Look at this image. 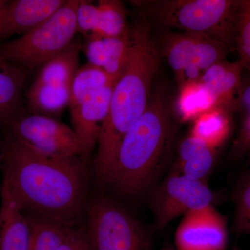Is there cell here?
Masks as SVG:
<instances>
[{
    "label": "cell",
    "instance_id": "cell-1",
    "mask_svg": "<svg viewBox=\"0 0 250 250\" xmlns=\"http://www.w3.org/2000/svg\"><path fill=\"white\" fill-rule=\"evenodd\" d=\"M3 182L24 210L73 228L86 207L88 172L80 156L42 155L11 136L2 146Z\"/></svg>",
    "mask_w": 250,
    "mask_h": 250
},
{
    "label": "cell",
    "instance_id": "cell-2",
    "mask_svg": "<svg viewBox=\"0 0 250 250\" xmlns=\"http://www.w3.org/2000/svg\"><path fill=\"white\" fill-rule=\"evenodd\" d=\"M131 36L129 59L113 85L109 111L99 136L94 172L102 187L107 184L123 138L147 108L160 64V51L147 24L131 28Z\"/></svg>",
    "mask_w": 250,
    "mask_h": 250
},
{
    "label": "cell",
    "instance_id": "cell-3",
    "mask_svg": "<svg viewBox=\"0 0 250 250\" xmlns=\"http://www.w3.org/2000/svg\"><path fill=\"white\" fill-rule=\"evenodd\" d=\"M172 138L167 99L161 90L154 91L146 111L121 141L106 187L123 197L141 195L165 165Z\"/></svg>",
    "mask_w": 250,
    "mask_h": 250
},
{
    "label": "cell",
    "instance_id": "cell-4",
    "mask_svg": "<svg viewBox=\"0 0 250 250\" xmlns=\"http://www.w3.org/2000/svg\"><path fill=\"white\" fill-rule=\"evenodd\" d=\"M131 2L163 27L206 34L229 47L235 45L240 1L147 0Z\"/></svg>",
    "mask_w": 250,
    "mask_h": 250
},
{
    "label": "cell",
    "instance_id": "cell-5",
    "mask_svg": "<svg viewBox=\"0 0 250 250\" xmlns=\"http://www.w3.org/2000/svg\"><path fill=\"white\" fill-rule=\"evenodd\" d=\"M80 0L65 1L48 19L18 39L0 47V57L34 70L67 48L77 31V9Z\"/></svg>",
    "mask_w": 250,
    "mask_h": 250
},
{
    "label": "cell",
    "instance_id": "cell-6",
    "mask_svg": "<svg viewBox=\"0 0 250 250\" xmlns=\"http://www.w3.org/2000/svg\"><path fill=\"white\" fill-rule=\"evenodd\" d=\"M87 215L86 232L94 250H152L145 228L114 200L96 197Z\"/></svg>",
    "mask_w": 250,
    "mask_h": 250
},
{
    "label": "cell",
    "instance_id": "cell-7",
    "mask_svg": "<svg viewBox=\"0 0 250 250\" xmlns=\"http://www.w3.org/2000/svg\"><path fill=\"white\" fill-rule=\"evenodd\" d=\"M8 125L12 136L39 154L54 158H82L74 130L54 118L31 113L16 117Z\"/></svg>",
    "mask_w": 250,
    "mask_h": 250
},
{
    "label": "cell",
    "instance_id": "cell-8",
    "mask_svg": "<svg viewBox=\"0 0 250 250\" xmlns=\"http://www.w3.org/2000/svg\"><path fill=\"white\" fill-rule=\"evenodd\" d=\"M213 200V192L204 181L190 179L179 172L172 174L152 199L156 225L164 228L179 215L211 206Z\"/></svg>",
    "mask_w": 250,
    "mask_h": 250
},
{
    "label": "cell",
    "instance_id": "cell-9",
    "mask_svg": "<svg viewBox=\"0 0 250 250\" xmlns=\"http://www.w3.org/2000/svg\"><path fill=\"white\" fill-rule=\"evenodd\" d=\"M227 243L226 218L212 205L184 215L175 233L177 250H225Z\"/></svg>",
    "mask_w": 250,
    "mask_h": 250
},
{
    "label": "cell",
    "instance_id": "cell-10",
    "mask_svg": "<svg viewBox=\"0 0 250 250\" xmlns=\"http://www.w3.org/2000/svg\"><path fill=\"white\" fill-rule=\"evenodd\" d=\"M114 83L99 90L70 111L73 130L80 141L82 158L85 161L88 160L98 142L100 131L109 111Z\"/></svg>",
    "mask_w": 250,
    "mask_h": 250
},
{
    "label": "cell",
    "instance_id": "cell-11",
    "mask_svg": "<svg viewBox=\"0 0 250 250\" xmlns=\"http://www.w3.org/2000/svg\"><path fill=\"white\" fill-rule=\"evenodd\" d=\"M62 0H17L0 9V38L27 34L62 7Z\"/></svg>",
    "mask_w": 250,
    "mask_h": 250
},
{
    "label": "cell",
    "instance_id": "cell-12",
    "mask_svg": "<svg viewBox=\"0 0 250 250\" xmlns=\"http://www.w3.org/2000/svg\"><path fill=\"white\" fill-rule=\"evenodd\" d=\"M131 44L132 36L129 27L123 35L116 37L94 34L87 36L83 51L88 64L101 69L116 80L129 59Z\"/></svg>",
    "mask_w": 250,
    "mask_h": 250
},
{
    "label": "cell",
    "instance_id": "cell-13",
    "mask_svg": "<svg viewBox=\"0 0 250 250\" xmlns=\"http://www.w3.org/2000/svg\"><path fill=\"white\" fill-rule=\"evenodd\" d=\"M244 66L241 62H217L204 72L198 81L213 95L217 107L231 112L238 108V98Z\"/></svg>",
    "mask_w": 250,
    "mask_h": 250
},
{
    "label": "cell",
    "instance_id": "cell-14",
    "mask_svg": "<svg viewBox=\"0 0 250 250\" xmlns=\"http://www.w3.org/2000/svg\"><path fill=\"white\" fill-rule=\"evenodd\" d=\"M31 229L27 216L9 187L2 182L0 208V250H28Z\"/></svg>",
    "mask_w": 250,
    "mask_h": 250
},
{
    "label": "cell",
    "instance_id": "cell-15",
    "mask_svg": "<svg viewBox=\"0 0 250 250\" xmlns=\"http://www.w3.org/2000/svg\"><path fill=\"white\" fill-rule=\"evenodd\" d=\"M203 34L166 33L161 36L160 53L165 57L178 82L184 69L195 63Z\"/></svg>",
    "mask_w": 250,
    "mask_h": 250
},
{
    "label": "cell",
    "instance_id": "cell-16",
    "mask_svg": "<svg viewBox=\"0 0 250 250\" xmlns=\"http://www.w3.org/2000/svg\"><path fill=\"white\" fill-rule=\"evenodd\" d=\"M28 70L0 57V123L9 124L21 103Z\"/></svg>",
    "mask_w": 250,
    "mask_h": 250
},
{
    "label": "cell",
    "instance_id": "cell-17",
    "mask_svg": "<svg viewBox=\"0 0 250 250\" xmlns=\"http://www.w3.org/2000/svg\"><path fill=\"white\" fill-rule=\"evenodd\" d=\"M71 84L57 85L34 82L28 90L31 113L55 118L70 105Z\"/></svg>",
    "mask_w": 250,
    "mask_h": 250
},
{
    "label": "cell",
    "instance_id": "cell-18",
    "mask_svg": "<svg viewBox=\"0 0 250 250\" xmlns=\"http://www.w3.org/2000/svg\"><path fill=\"white\" fill-rule=\"evenodd\" d=\"M82 44L75 39L67 48L42 65L35 82L57 85H70L78 71L79 57Z\"/></svg>",
    "mask_w": 250,
    "mask_h": 250
},
{
    "label": "cell",
    "instance_id": "cell-19",
    "mask_svg": "<svg viewBox=\"0 0 250 250\" xmlns=\"http://www.w3.org/2000/svg\"><path fill=\"white\" fill-rule=\"evenodd\" d=\"M193 121L190 134L215 149L226 141L232 127L231 113L220 108L206 112Z\"/></svg>",
    "mask_w": 250,
    "mask_h": 250
},
{
    "label": "cell",
    "instance_id": "cell-20",
    "mask_svg": "<svg viewBox=\"0 0 250 250\" xmlns=\"http://www.w3.org/2000/svg\"><path fill=\"white\" fill-rule=\"evenodd\" d=\"M216 108L215 98L200 82L187 83L179 88L176 111L181 121H194L206 112Z\"/></svg>",
    "mask_w": 250,
    "mask_h": 250
},
{
    "label": "cell",
    "instance_id": "cell-21",
    "mask_svg": "<svg viewBox=\"0 0 250 250\" xmlns=\"http://www.w3.org/2000/svg\"><path fill=\"white\" fill-rule=\"evenodd\" d=\"M26 216L31 229L28 250H58L73 228L40 215Z\"/></svg>",
    "mask_w": 250,
    "mask_h": 250
},
{
    "label": "cell",
    "instance_id": "cell-22",
    "mask_svg": "<svg viewBox=\"0 0 250 250\" xmlns=\"http://www.w3.org/2000/svg\"><path fill=\"white\" fill-rule=\"evenodd\" d=\"M115 82L116 80L98 67L88 63L81 67L71 83V98L69 105L70 111L99 90Z\"/></svg>",
    "mask_w": 250,
    "mask_h": 250
},
{
    "label": "cell",
    "instance_id": "cell-23",
    "mask_svg": "<svg viewBox=\"0 0 250 250\" xmlns=\"http://www.w3.org/2000/svg\"><path fill=\"white\" fill-rule=\"evenodd\" d=\"M98 24L94 35L116 37L129 29L124 6L118 0H100Z\"/></svg>",
    "mask_w": 250,
    "mask_h": 250
},
{
    "label": "cell",
    "instance_id": "cell-24",
    "mask_svg": "<svg viewBox=\"0 0 250 250\" xmlns=\"http://www.w3.org/2000/svg\"><path fill=\"white\" fill-rule=\"evenodd\" d=\"M235 207L233 229L240 235H250V174L243 176L233 194Z\"/></svg>",
    "mask_w": 250,
    "mask_h": 250
},
{
    "label": "cell",
    "instance_id": "cell-25",
    "mask_svg": "<svg viewBox=\"0 0 250 250\" xmlns=\"http://www.w3.org/2000/svg\"><path fill=\"white\" fill-rule=\"evenodd\" d=\"M234 47L243 66L250 69V0L240 1Z\"/></svg>",
    "mask_w": 250,
    "mask_h": 250
},
{
    "label": "cell",
    "instance_id": "cell-26",
    "mask_svg": "<svg viewBox=\"0 0 250 250\" xmlns=\"http://www.w3.org/2000/svg\"><path fill=\"white\" fill-rule=\"evenodd\" d=\"M216 149L208 147L179 164V173L195 180L204 181L214 165Z\"/></svg>",
    "mask_w": 250,
    "mask_h": 250
},
{
    "label": "cell",
    "instance_id": "cell-27",
    "mask_svg": "<svg viewBox=\"0 0 250 250\" xmlns=\"http://www.w3.org/2000/svg\"><path fill=\"white\" fill-rule=\"evenodd\" d=\"M98 4L80 0L77 9V31L86 36L93 34L98 27Z\"/></svg>",
    "mask_w": 250,
    "mask_h": 250
},
{
    "label": "cell",
    "instance_id": "cell-28",
    "mask_svg": "<svg viewBox=\"0 0 250 250\" xmlns=\"http://www.w3.org/2000/svg\"><path fill=\"white\" fill-rule=\"evenodd\" d=\"M250 152V117L243 115L241 126L236 139L233 141L230 156L239 159Z\"/></svg>",
    "mask_w": 250,
    "mask_h": 250
},
{
    "label": "cell",
    "instance_id": "cell-29",
    "mask_svg": "<svg viewBox=\"0 0 250 250\" xmlns=\"http://www.w3.org/2000/svg\"><path fill=\"white\" fill-rule=\"evenodd\" d=\"M58 250H94L86 231L72 228Z\"/></svg>",
    "mask_w": 250,
    "mask_h": 250
},
{
    "label": "cell",
    "instance_id": "cell-30",
    "mask_svg": "<svg viewBox=\"0 0 250 250\" xmlns=\"http://www.w3.org/2000/svg\"><path fill=\"white\" fill-rule=\"evenodd\" d=\"M242 108L243 114L250 117V77L242 80L238 98V108Z\"/></svg>",
    "mask_w": 250,
    "mask_h": 250
},
{
    "label": "cell",
    "instance_id": "cell-31",
    "mask_svg": "<svg viewBox=\"0 0 250 250\" xmlns=\"http://www.w3.org/2000/svg\"><path fill=\"white\" fill-rule=\"evenodd\" d=\"M2 166V146H0V167Z\"/></svg>",
    "mask_w": 250,
    "mask_h": 250
},
{
    "label": "cell",
    "instance_id": "cell-32",
    "mask_svg": "<svg viewBox=\"0 0 250 250\" xmlns=\"http://www.w3.org/2000/svg\"><path fill=\"white\" fill-rule=\"evenodd\" d=\"M163 250H175L173 248H172V247L170 246H166L165 248H164Z\"/></svg>",
    "mask_w": 250,
    "mask_h": 250
},
{
    "label": "cell",
    "instance_id": "cell-33",
    "mask_svg": "<svg viewBox=\"0 0 250 250\" xmlns=\"http://www.w3.org/2000/svg\"><path fill=\"white\" fill-rule=\"evenodd\" d=\"M5 2H6V1H0V9H1V6H2L3 5H4L5 4Z\"/></svg>",
    "mask_w": 250,
    "mask_h": 250
},
{
    "label": "cell",
    "instance_id": "cell-34",
    "mask_svg": "<svg viewBox=\"0 0 250 250\" xmlns=\"http://www.w3.org/2000/svg\"><path fill=\"white\" fill-rule=\"evenodd\" d=\"M233 250H240L239 249H238V248H237V247H234V248H233Z\"/></svg>",
    "mask_w": 250,
    "mask_h": 250
}]
</instances>
